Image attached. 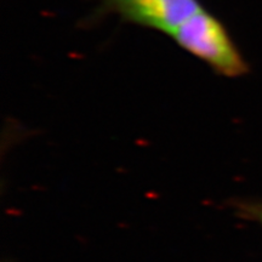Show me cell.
<instances>
[{"label":"cell","mask_w":262,"mask_h":262,"mask_svg":"<svg viewBox=\"0 0 262 262\" xmlns=\"http://www.w3.org/2000/svg\"><path fill=\"white\" fill-rule=\"evenodd\" d=\"M169 37L221 77H244L250 71L226 26L205 8L185 19Z\"/></svg>","instance_id":"cell-1"},{"label":"cell","mask_w":262,"mask_h":262,"mask_svg":"<svg viewBox=\"0 0 262 262\" xmlns=\"http://www.w3.org/2000/svg\"><path fill=\"white\" fill-rule=\"evenodd\" d=\"M201 9L199 0H98L94 18L117 15L127 24L170 35Z\"/></svg>","instance_id":"cell-2"},{"label":"cell","mask_w":262,"mask_h":262,"mask_svg":"<svg viewBox=\"0 0 262 262\" xmlns=\"http://www.w3.org/2000/svg\"><path fill=\"white\" fill-rule=\"evenodd\" d=\"M234 214L242 220L255 222L262 227V198H243L233 202Z\"/></svg>","instance_id":"cell-3"}]
</instances>
